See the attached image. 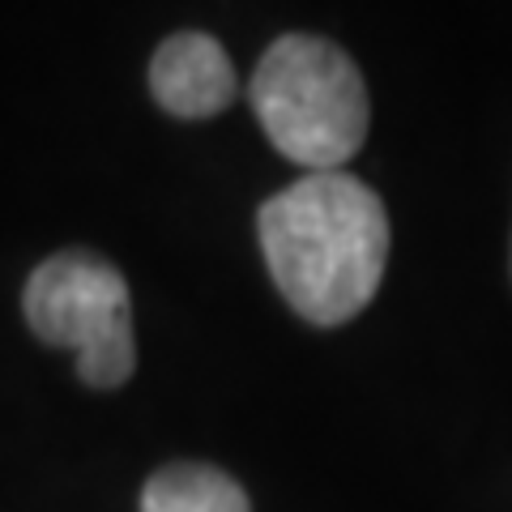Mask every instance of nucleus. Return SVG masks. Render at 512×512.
Returning <instances> with one entry per match:
<instances>
[{
    "mask_svg": "<svg viewBox=\"0 0 512 512\" xmlns=\"http://www.w3.org/2000/svg\"><path fill=\"white\" fill-rule=\"evenodd\" d=\"M269 278L312 325H346L372 303L389 261V214L350 171H308L256 218Z\"/></svg>",
    "mask_w": 512,
    "mask_h": 512,
    "instance_id": "nucleus-1",
    "label": "nucleus"
},
{
    "mask_svg": "<svg viewBox=\"0 0 512 512\" xmlns=\"http://www.w3.org/2000/svg\"><path fill=\"white\" fill-rule=\"evenodd\" d=\"M248 103L274 150L308 171H342L372 120L359 64L316 35H282L269 47L252 73Z\"/></svg>",
    "mask_w": 512,
    "mask_h": 512,
    "instance_id": "nucleus-2",
    "label": "nucleus"
},
{
    "mask_svg": "<svg viewBox=\"0 0 512 512\" xmlns=\"http://www.w3.org/2000/svg\"><path fill=\"white\" fill-rule=\"evenodd\" d=\"M22 308L47 346L77 350L90 389H120L133 376V303L116 265L90 252H56L30 274Z\"/></svg>",
    "mask_w": 512,
    "mask_h": 512,
    "instance_id": "nucleus-3",
    "label": "nucleus"
},
{
    "mask_svg": "<svg viewBox=\"0 0 512 512\" xmlns=\"http://www.w3.org/2000/svg\"><path fill=\"white\" fill-rule=\"evenodd\" d=\"M150 90L158 107H167L171 116L205 120L235 103L239 82L218 39L201 35V30H184V35H171L154 52Z\"/></svg>",
    "mask_w": 512,
    "mask_h": 512,
    "instance_id": "nucleus-4",
    "label": "nucleus"
},
{
    "mask_svg": "<svg viewBox=\"0 0 512 512\" xmlns=\"http://www.w3.org/2000/svg\"><path fill=\"white\" fill-rule=\"evenodd\" d=\"M141 512H252L244 487L214 466H167L141 491Z\"/></svg>",
    "mask_w": 512,
    "mask_h": 512,
    "instance_id": "nucleus-5",
    "label": "nucleus"
}]
</instances>
